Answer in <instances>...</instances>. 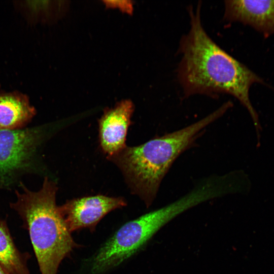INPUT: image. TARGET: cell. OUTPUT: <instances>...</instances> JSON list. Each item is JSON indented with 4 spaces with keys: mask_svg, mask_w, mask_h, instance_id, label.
<instances>
[{
    "mask_svg": "<svg viewBox=\"0 0 274 274\" xmlns=\"http://www.w3.org/2000/svg\"><path fill=\"white\" fill-rule=\"evenodd\" d=\"M35 114L28 98L17 92L0 93V128L13 129L23 125Z\"/></svg>",
    "mask_w": 274,
    "mask_h": 274,
    "instance_id": "9",
    "label": "cell"
},
{
    "mask_svg": "<svg viewBox=\"0 0 274 274\" xmlns=\"http://www.w3.org/2000/svg\"><path fill=\"white\" fill-rule=\"evenodd\" d=\"M223 19L251 26L264 37L274 33V1H225Z\"/></svg>",
    "mask_w": 274,
    "mask_h": 274,
    "instance_id": "8",
    "label": "cell"
},
{
    "mask_svg": "<svg viewBox=\"0 0 274 274\" xmlns=\"http://www.w3.org/2000/svg\"><path fill=\"white\" fill-rule=\"evenodd\" d=\"M12 208L27 228L41 274H57L59 264L79 246L74 241L56 204V184L47 178L39 191L23 186Z\"/></svg>",
    "mask_w": 274,
    "mask_h": 274,
    "instance_id": "3",
    "label": "cell"
},
{
    "mask_svg": "<svg viewBox=\"0 0 274 274\" xmlns=\"http://www.w3.org/2000/svg\"><path fill=\"white\" fill-rule=\"evenodd\" d=\"M209 198L208 190L196 185L175 201L125 223L90 258L89 274H103L119 266L141 249L168 222Z\"/></svg>",
    "mask_w": 274,
    "mask_h": 274,
    "instance_id": "4",
    "label": "cell"
},
{
    "mask_svg": "<svg viewBox=\"0 0 274 274\" xmlns=\"http://www.w3.org/2000/svg\"><path fill=\"white\" fill-rule=\"evenodd\" d=\"M41 130L0 129V177L4 180L13 172L24 167L38 146Z\"/></svg>",
    "mask_w": 274,
    "mask_h": 274,
    "instance_id": "6",
    "label": "cell"
},
{
    "mask_svg": "<svg viewBox=\"0 0 274 274\" xmlns=\"http://www.w3.org/2000/svg\"><path fill=\"white\" fill-rule=\"evenodd\" d=\"M227 101L197 122L179 130L154 138L137 146H126L111 158L121 169L132 192L147 208L151 206L160 184L177 158L195 145L206 128L232 107Z\"/></svg>",
    "mask_w": 274,
    "mask_h": 274,
    "instance_id": "2",
    "label": "cell"
},
{
    "mask_svg": "<svg viewBox=\"0 0 274 274\" xmlns=\"http://www.w3.org/2000/svg\"><path fill=\"white\" fill-rule=\"evenodd\" d=\"M0 274H8L0 265Z\"/></svg>",
    "mask_w": 274,
    "mask_h": 274,
    "instance_id": "11",
    "label": "cell"
},
{
    "mask_svg": "<svg viewBox=\"0 0 274 274\" xmlns=\"http://www.w3.org/2000/svg\"><path fill=\"white\" fill-rule=\"evenodd\" d=\"M133 111L134 106L131 101L123 100L106 110L99 120L100 146L109 158L126 147V135Z\"/></svg>",
    "mask_w": 274,
    "mask_h": 274,
    "instance_id": "7",
    "label": "cell"
},
{
    "mask_svg": "<svg viewBox=\"0 0 274 274\" xmlns=\"http://www.w3.org/2000/svg\"><path fill=\"white\" fill-rule=\"evenodd\" d=\"M200 2L188 12L190 28L180 41L181 55L177 77L184 97L203 94L216 97L221 94L236 98L248 111L259 138L261 126L249 98V90L262 80L219 46L208 35L201 21Z\"/></svg>",
    "mask_w": 274,
    "mask_h": 274,
    "instance_id": "1",
    "label": "cell"
},
{
    "mask_svg": "<svg viewBox=\"0 0 274 274\" xmlns=\"http://www.w3.org/2000/svg\"><path fill=\"white\" fill-rule=\"evenodd\" d=\"M126 205V201L122 197L96 195L68 200L59 208L71 233L83 228L94 231L106 215Z\"/></svg>",
    "mask_w": 274,
    "mask_h": 274,
    "instance_id": "5",
    "label": "cell"
},
{
    "mask_svg": "<svg viewBox=\"0 0 274 274\" xmlns=\"http://www.w3.org/2000/svg\"><path fill=\"white\" fill-rule=\"evenodd\" d=\"M0 265L8 274H29L5 225L0 222Z\"/></svg>",
    "mask_w": 274,
    "mask_h": 274,
    "instance_id": "10",
    "label": "cell"
}]
</instances>
